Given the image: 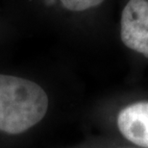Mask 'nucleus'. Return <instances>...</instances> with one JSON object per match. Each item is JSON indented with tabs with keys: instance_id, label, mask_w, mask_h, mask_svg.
<instances>
[{
	"instance_id": "f03ea898",
	"label": "nucleus",
	"mask_w": 148,
	"mask_h": 148,
	"mask_svg": "<svg viewBox=\"0 0 148 148\" xmlns=\"http://www.w3.org/2000/svg\"><path fill=\"white\" fill-rule=\"evenodd\" d=\"M32 12L66 23H87L108 17L112 0H23Z\"/></svg>"
},
{
	"instance_id": "f257e3e1",
	"label": "nucleus",
	"mask_w": 148,
	"mask_h": 148,
	"mask_svg": "<svg viewBox=\"0 0 148 148\" xmlns=\"http://www.w3.org/2000/svg\"><path fill=\"white\" fill-rule=\"evenodd\" d=\"M48 96L30 79L0 73V131L24 133L45 116Z\"/></svg>"
},
{
	"instance_id": "7ed1b4c3",
	"label": "nucleus",
	"mask_w": 148,
	"mask_h": 148,
	"mask_svg": "<svg viewBox=\"0 0 148 148\" xmlns=\"http://www.w3.org/2000/svg\"><path fill=\"white\" fill-rule=\"evenodd\" d=\"M118 28L123 45L148 59V0H120Z\"/></svg>"
},
{
	"instance_id": "20e7f679",
	"label": "nucleus",
	"mask_w": 148,
	"mask_h": 148,
	"mask_svg": "<svg viewBox=\"0 0 148 148\" xmlns=\"http://www.w3.org/2000/svg\"><path fill=\"white\" fill-rule=\"evenodd\" d=\"M117 127L131 143L148 148V102L134 103L122 109L117 116Z\"/></svg>"
}]
</instances>
